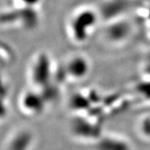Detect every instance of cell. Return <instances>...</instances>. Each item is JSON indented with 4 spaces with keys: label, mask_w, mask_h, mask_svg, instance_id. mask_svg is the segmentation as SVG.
I'll return each instance as SVG.
<instances>
[{
    "label": "cell",
    "mask_w": 150,
    "mask_h": 150,
    "mask_svg": "<svg viewBox=\"0 0 150 150\" xmlns=\"http://www.w3.org/2000/svg\"><path fill=\"white\" fill-rule=\"evenodd\" d=\"M97 14L89 8L81 9L76 13L70 23V32L76 42L83 43L88 38L97 23Z\"/></svg>",
    "instance_id": "cell-1"
},
{
    "label": "cell",
    "mask_w": 150,
    "mask_h": 150,
    "mask_svg": "<svg viewBox=\"0 0 150 150\" xmlns=\"http://www.w3.org/2000/svg\"><path fill=\"white\" fill-rule=\"evenodd\" d=\"M51 64L46 54L38 57L32 69L33 83L40 88H45L51 78Z\"/></svg>",
    "instance_id": "cell-2"
},
{
    "label": "cell",
    "mask_w": 150,
    "mask_h": 150,
    "mask_svg": "<svg viewBox=\"0 0 150 150\" xmlns=\"http://www.w3.org/2000/svg\"><path fill=\"white\" fill-rule=\"evenodd\" d=\"M66 70L68 74L73 79H80L88 74L89 71V64L84 57L76 55L69 60L66 65Z\"/></svg>",
    "instance_id": "cell-3"
},
{
    "label": "cell",
    "mask_w": 150,
    "mask_h": 150,
    "mask_svg": "<svg viewBox=\"0 0 150 150\" xmlns=\"http://www.w3.org/2000/svg\"><path fill=\"white\" fill-rule=\"evenodd\" d=\"M45 100L36 93H26L23 98V106L30 112H40L43 109Z\"/></svg>",
    "instance_id": "cell-4"
},
{
    "label": "cell",
    "mask_w": 150,
    "mask_h": 150,
    "mask_svg": "<svg viewBox=\"0 0 150 150\" xmlns=\"http://www.w3.org/2000/svg\"><path fill=\"white\" fill-rule=\"evenodd\" d=\"M128 30H129V27L126 23H118L108 29V36L109 38H114L117 33H120L122 36L124 38L128 33Z\"/></svg>",
    "instance_id": "cell-5"
},
{
    "label": "cell",
    "mask_w": 150,
    "mask_h": 150,
    "mask_svg": "<svg viewBox=\"0 0 150 150\" xmlns=\"http://www.w3.org/2000/svg\"><path fill=\"white\" fill-rule=\"evenodd\" d=\"M27 135L22 134L18 136L13 144V150H23V147H24L27 143Z\"/></svg>",
    "instance_id": "cell-6"
},
{
    "label": "cell",
    "mask_w": 150,
    "mask_h": 150,
    "mask_svg": "<svg viewBox=\"0 0 150 150\" xmlns=\"http://www.w3.org/2000/svg\"><path fill=\"white\" fill-rule=\"evenodd\" d=\"M19 1H21L26 7H30L31 8L33 5H35L36 4H38L39 0H19Z\"/></svg>",
    "instance_id": "cell-7"
}]
</instances>
